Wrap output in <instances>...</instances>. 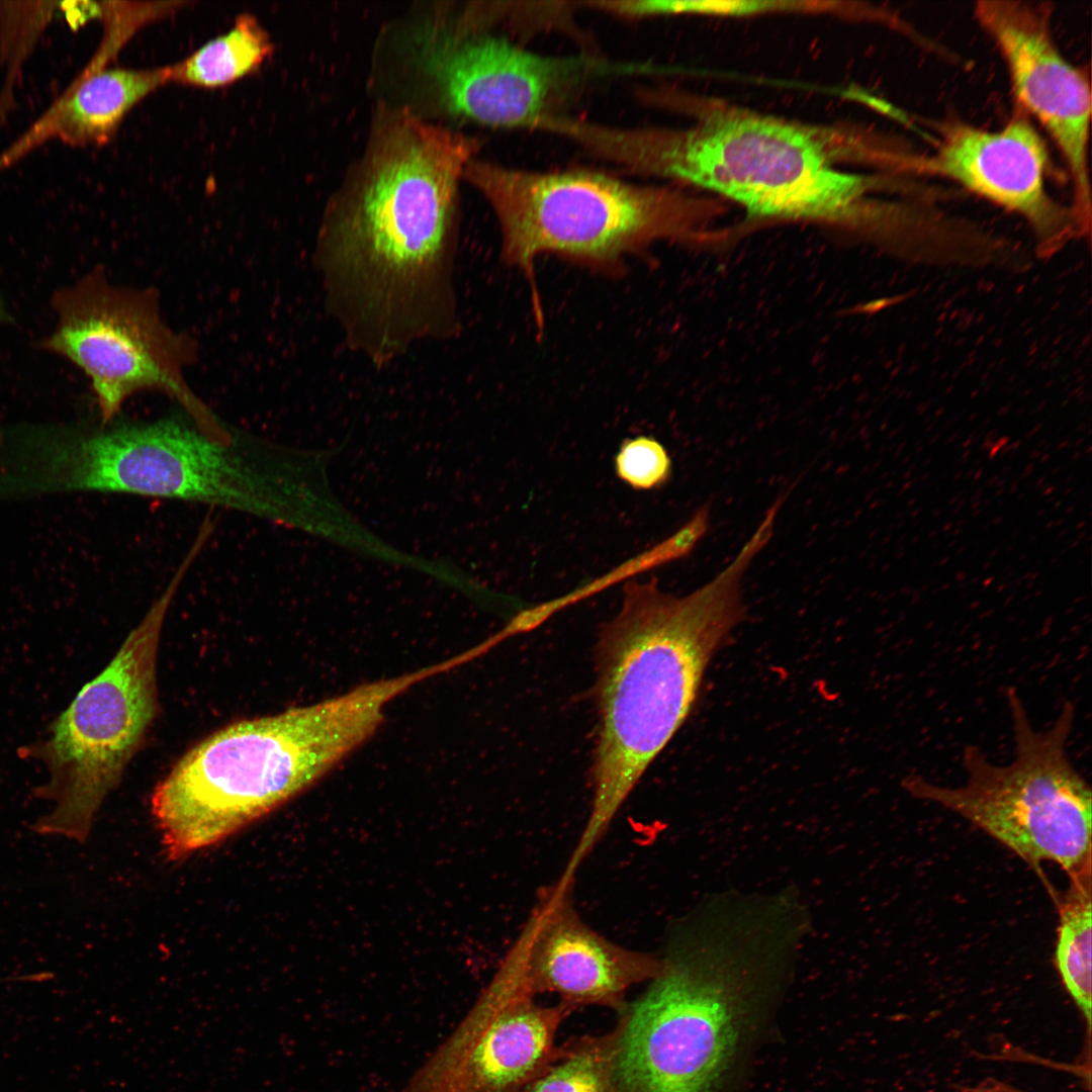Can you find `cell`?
Listing matches in <instances>:
<instances>
[{"instance_id": "obj_1", "label": "cell", "mask_w": 1092, "mask_h": 1092, "mask_svg": "<svg viewBox=\"0 0 1092 1092\" xmlns=\"http://www.w3.org/2000/svg\"><path fill=\"white\" fill-rule=\"evenodd\" d=\"M672 111L694 122L655 127L642 149L649 176L736 202L752 218L807 220L907 244L922 190L904 172L911 147L873 130L805 124L676 93Z\"/></svg>"}, {"instance_id": "obj_2", "label": "cell", "mask_w": 1092, "mask_h": 1092, "mask_svg": "<svg viewBox=\"0 0 1092 1092\" xmlns=\"http://www.w3.org/2000/svg\"><path fill=\"white\" fill-rule=\"evenodd\" d=\"M762 549L751 536L721 572L684 597L664 593L655 579L624 585L597 647L593 796L573 861L593 850L686 721L712 656L744 618L741 580Z\"/></svg>"}, {"instance_id": "obj_3", "label": "cell", "mask_w": 1092, "mask_h": 1092, "mask_svg": "<svg viewBox=\"0 0 1092 1092\" xmlns=\"http://www.w3.org/2000/svg\"><path fill=\"white\" fill-rule=\"evenodd\" d=\"M689 922L621 1013L617 1092H716L793 963L780 931L746 910L708 907Z\"/></svg>"}, {"instance_id": "obj_4", "label": "cell", "mask_w": 1092, "mask_h": 1092, "mask_svg": "<svg viewBox=\"0 0 1092 1092\" xmlns=\"http://www.w3.org/2000/svg\"><path fill=\"white\" fill-rule=\"evenodd\" d=\"M412 674L363 684L308 706L244 719L189 749L155 787L165 855L213 846L308 789L370 738Z\"/></svg>"}, {"instance_id": "obj_5", "label": "cell", "mask_w": 1092, "mask_h": 1092, "mask_svg": "<svg viewBox=\"0 0 1092 1092\" xmlns=\"http://www.w3.org/2000/svg\"><path fill=\"white\" fill-rule=\"evenodd\" d=\"M463 178L495 214L504 261L530 276L546 254L615 275L656 242L697 236L712 210V201L671 185L592 169L530 171L474 158Z\"/></svg>"}, {"instance_id": "obj_6", "label": "cell", "mask_w": 1092, "mask_h": 1092, "mask_svg": "<svg viewBox=\"0 0 1092 1092\" xmlns=\"http://www.w3.org/2000/svg\"><path fill=\"white\" fill-rule=\"evenodd\" d=\"M233 446V445H232ZM175 420L41 428L25 452L35 492L96 490L205 503L305 527L294 486Z\"/></svg>"}, {"instance_id": "obj_7", "label": "cell", "mask_w": 1092, "mask_h": 1092, "mask_svg": "<svg viewBox=\"0 0 1092 1092\" xmlns=\"http://www.w3.org/2000/svg\"><path fill=\"white\" fill-rule=\"evenodd\" d=\"M1014 758L992 762L975 744L963 750L966 782L942 787L919 775L902 786L912 797L964 817L1037 869L1059 866L1069 877L1091 872L1092 792L1067 752L1075 706L1063 704L1054 722L1036 730L1017 690H1006Z\"/></svg>"}, {"instance_id": "obj_8", "label": "cell", "mask_w": 1092, "mask_h": 1092, "mask_svg": "<svg viewBox=\"0 0 1092 1092\" xmlns=\"http://www.w3.org/2000/svg\"><path fill=\"white\" fill-rule=\"evenodd\" d=\"M189 567L180 564L108 665L82 687L47 734L18 747L19 757L40 763L47 775L33 797L53 804L30 825L35 833L87 840L103 801L157 716L160 636Z\"/></svg>"}, {"instance_id": "obj_9", "label": "cell", "mask_w": 1092, "mask_h": 1092, "mask_svg": "<svg viewBox=\"0 0 1092 1092\" xmlns=\"http://www.w3.org/2000/svg\"><path fill=\"white\" fill-rule=\"evenodd\" d=\"M53 306L57 326L41 347L87 375L103 427L127 398L158 390L175 399L211 441L234 444L230 430L187 384L184 371L196 356L194 342L166 324L153 289L114 285L96 270L58 290Z\"/></svg>"}, {"instance_id": "obj_10", "label": "cell", "mask_w": 1092, "mask_h": 1092, "mask_svg": "<svg viewBox=\"0 0 1092 1092\" xmlns=\"http://www.w3.org/2000/svg\"><path fill=\"white\" fill-rule=\"evenodd\" d=\"M415 34L419 66L445 107L493 127L530 129L544 116L563 113L594 83L645 72L643 64L592 54H537L477 28L467 17L454 25L429 21Z\"/></svg>"}, {"instance_id": "obj_11", "label": "cell", "mask_w": 1092, "mask_h": 1092, "mask_svg": "<svg viewBox=\"0 0 1092 1092\" xmlns=\"http://www.w3.org/2000/svg\"><path fill=\"white\" fill-rule=\"evenodd\" d=\"M505 962L468 1014L403 1092H521L564 1054L559 1026L575 1009L544 1006Z\"/></svg>"}, {"instance_id": "obj_12", "label": "cell", "mask_w": 1092, "mask_h": 1092, "mask_svg": "<svg viewBox=\"0 0 1092 1092\" xmlns=\"http://www.w3.org/2000/svg\"><path fill=\"white\" fill-rule=\"evenodd\" d=\"M974 15L1005 64L1014 107L1040 125L1057 147L1071 184L1070 207L1080 233L1089 235L1092 95L1088 72L1059 49L1050 2L980 0Z\"/></svg>"}, {"instance_id": "obj_13", "label": "cell", "mask_w": 1092, "mask_h": 1092, "mask_svg": "<svg viewBox=\"0 0 1092 1092\" xmlns=\"http://www.w3.org/2000/svg\"><path fill=\"white\" fill-rule=\"evenodd\" d=\"M929 156L932 177L944 178L1026 220L1043 254L1080 235L1070 206L1048 189L1049 149L1033 121L1014 107L997 129L956 117L935 122Z\"/></svg>"}, {"instance_id": "obj_14", "label": "cell", "mask_w": 1092, "mask_h": 1092, "mask_svg": "<svg viewBox=\"0 0 1092 1092\" xmlns=\"http://www.w3.org/2000/svg\"><path fill=\"white\" fill-rule=\"evenodd\" d=\"M573 884L574 878L561 876L541 891L505 961L535 995L557 994L575 1010L597 1005L622 1013L630 987L660 975L664 960L594 930L573 906Z\"/></svg>"}, {"instance_id": "obj_15", "label": "cell", "mask_w": 1092, "mask_h": 1092, "mask_svg": "<svg viewBox=\"0 0 1092 1092\" xmlns=\"http://www.w3.org/2000/svg\"><path fill=\"white\" fill-rule=\"evenodd\" d=\"M105 66L91 60L48 110L0 155V171L51 140L72 147L106 145L129 111L169 82V66Z\"/></svg>"}, {"instance_id": "obj_16", "label": "cell", "mask_w": 1092, "mask_h": 1092, "mask_svg": "<svg viewBox=\"0 0 1092 1092\" xmlns=\"http://www.w3.org/2000/svg\"><path fill=\"white\" fill-rule=\"evenodd\" d=\"M272 52L267 30L254 15L243 13L228 32L169 66V82L206 89L228 86L257 72Z\"/></svg>"}, {"instance_id": "obj_17", "label": "cell", "mask_w": 1092, "mask_h": 1092, "mask_svg": "<svg viewBox=\"0 0 1092 1092\" xmlns=\"http://www.w3.org/2000/svg\"><path fill=\"white\" fill-rule=\"evenodd\" d=\"M1092 872L1069 879L1058 899L1059 926L1054 964L1061 982L1086 1022L1091 1037V908Z\"/></svg>"}, {"instance_id": "obj_18", "label": "cell", "mask_w": 1092, "mask_h": 1092, "mask_svg": "<svg viewBox=\"0 0 1092 1092\" xmlns=\"http://www.w3.org/2000/svg\"><path fill=\"white\" fill-rule=\"evenodd\" d=\"M620 1033L618 1022L605 1034L570 1038L562 1057L521 1092H617Z\"/></svg>"}, {"instance_id": "obj_19", "label": "cell", "mask_w": 1092, "mask_h": 1092, "mask_svg": "<svg viewBox=\"0 0 1092 1092\" xmlns=\"http://www.w3.org/2000/svg\"><path fill=\"white\" fill-rule=\"evenodd\" d=\"M826 2L804 1H655L628 0L623 11L628 18L676 14L747 16L775 12L826 13Z\"/></svg>"}, {"instance_id": "obj_20", "label": "cell", "mask_w": 1092, "mask_h": 1092, "mask_svg": "<svg viewBox=\"0 0 1092 1092\" xmlns=\"http://www.w3.org/2000/svg\"><path fill=\"white\" fill-rule=\"evenodd\" d=\"M616 475L637 490L661 487L670 478L672 462L656 439L638 436L626 439L615 456Z\"/></svg>"}, {"instance_id": "obj_21", "label": "cell", "mask_w": 1092, "mask_h": 1092, "mask_svg": "<svg viewBox=\"0 0 1092 1092\" xmlns=\"http://www.w3.org/2000/svg\"><path fill=\"white\" fill-rule=\"evenodd\" d=\"M959 1092H1024L995 1078H987L976 1086H954Z\"/></svg>"}, {"instance_id": "obj_22", "label": "cell", "mask_w": 1092, "mask_h": 1092, "mask_svg": "<svg viewBox=\"0 0 1092 1092\" xmlns=\"http://www.w3.org/2000/svg\"><path fill=\"white\" fill-rule=\"evenodd\" d=\"M7 315L8 314L5 311L4 305H3V303H2V301L0 299V323L7 322V320H8Z\"/></svg>"}]
</instances>
